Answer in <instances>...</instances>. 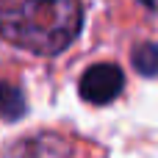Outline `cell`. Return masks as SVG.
Instances as JSON below:
<instances>
[{"mask_svg":"<svg viewBox=\"0 0 158 158\" xmlns=\"http://www.w3.org/2000/svg\"><path fill=\"white\" fill-rule=\"evenodd\" d=\"M81 25V0H0V42L36 56L64 53Z\"/></svg>","mask_w":158,"mask_h":158,"instance_id":"1","label":"cell"},{"mask_svg":"<svg viewBox=\"0 0 158 158\" xmlns=\"http://www.w3.org/2000/svg\"><path fill=\"white\" fill-rule=\"evenodd\" d=\"M125 86V75L117 64H94L83 72L78 89H81V97L92 106H108L119 97Z\"/></svg>","mask_w":158,"mask_h":158,"instance_id":"2","label":"cell"},{"mask_svg":"<svg viewBox=\"0 0 158 158\" xmlns=\"http://www.w3.org/2000/svg\"><path fill=\"white\" fill-rule=\"evenodd\" d=\"M25 114V97L14 83L0 81V117L3 119H19Z\"/></svg>","mask_w":158,"mask_h":158,"instance_id":"4","label":"cell"},{"mask_svg":"<svg viewBox=\"0 0 158 158\" xmlns=\"http://www.w3.org/2000/svg\"><path fill=\"white\" fill-rule=\"evenodd\" d=\"M133 67L144 78H156L158 75V44L156 42H142L133 50Z\"/></svg>","mask_w":158,"mask_h":158,"instance_id":"5","label":"cell"},{"mask_svg":"<svg viewBox=\"0 0 158 158\" xmlns=\"http://www.w3.org/2000/svg\"><path fill=\"white\" fill-rule=\"evenodd\" d=\"M3 158H72V147L61 136H31L17 142Z\"/></svg>","mask_w":158,"mask_h":158,"instance_id":"3","label":"cell"}]
</instances>
